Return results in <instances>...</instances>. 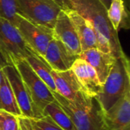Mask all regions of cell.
I'll return each mask as SVG.
<instances>
[{"mask_svg": "<svg viewBox=\"0 0 130 130\" xmlns=\"http://www.w3.org/2000/svg\"><path fill=\"white\" fill-rule=\"evenodd\" d=\"M71 69L83 91L90 97L97 98L101 92L103 85L94 68L86 61L78 57L74 61Z\"/></svg>", "mask_w": 130, "mask_h": 130, "instance_id": "obj_12", "label": "cell"}, {"mask_svg": "<svg viewBox=\"0 0 130 130\" xmlns=\"http://www.w3.org/2000/svg\"><path fill=\"white\" fill-rule=\"evenodd\" d=\"M25 60L37 75L46 85L49 89L52 92H56V86L51 74V69L48 65L37 56L34 54L27 56Z\"/></svg>", "mask_w": 130, "mask_h": 130, "instance_id": "obj_18", "label": "cell"}, {"mask_svg": "<svg viewBox=\"0 0 130 130\" xmlns=\"http://www.w3.org/2000/svg\"><path fill=\"white\" fill-rule=\"evenodd\" d=\"M14 66L20 75L32 102L42 114L44 108L55 100L52 91L37 75L25 59L18 60Z\"/></svg>", "mask_w": 130, "mask_h": 130, "instance_id": "obj_7", "label": "cell"}, {"mask_svg": "<svg viewBox=\"0 0 130 130\" xmlns=\"http://www.w3.org/2000/svg\"><path fill=\"white\" fill-rule=\"evenodd\" d=\"M53 36L59 40L72 55L78 57L82 53L80 41L72 22L63 10L58 14L53 29Z\"/></svg>", "mask_w": 130, "mask_h": 130, "instance_id": "obj_10", "label": "cell"}, {"mask_svg": "<svg viewBox=\"0 0 130 130\" xmlns=\"http://www.w3.org/2000/svg\"><path fill=\"white\" fill-rule=\"evenodd\" d=\"M130 88V65L126 54L116 59L103 85L97 100L104 113H107Z\"/></svg>", "mask_w": 130, "mask_h": 130, "instance_id": "obj_2", "label": "cell"}, {"mask_svg": "<svg viewBox=\"0 0 130 130\" xmlns=\"http://www.w3.org/2000/svg\"><path fill=\"white\" fill-rule=\"evenodd\" d=\"M2 71L8 81L18 106L21 110V117H41L43 115L32 102L28 92L21 78L20 75L14 66H5Z\"/></svg>", "mask_w": 130, "mask_h": 130, "instance_id": "obj_9", "label": "cell"}, {"mask_svg": "<svg viewBox=\"0 0 130 130\" xmlns=\"http://www.w3.org/2000/svg\"><path fill=\"white\" fill-rule=\"evenodd\" d=\"M0 110L9 112L17 117L22 116L10 84L2 71L0 82Z\"/></svg>", "mask_w": 130, "mask_h": 130, "instance_id": "obj_17", "label": "cell"}, {"mask_svg": "<svg viewBox=\"0 0 130 130\" xmlns=\"http://www.w3.org/2000/svg\"><path fill=\"white\" fill-rule=\"evenodd\" d=\"M99 1H100L101 3L105 7V8H106L107 10L108 9L109 6H110V3H111V2H112V0H99Z\"/></svg>", "mask_w": 130, "mask_h": 130, "instance_id": "obj_24", "label": "cell"}, {"mask_svg": "<svg viewBox=\"0 0 130 130\" xmlns=\"http://www.w3.org/2000/svg\"><path fill=\"white\" fill-rule=\"evenodd\" d=\"M36 55L27 45L17 27L0 17V66H14L16 62ZM37 56V55H36Z\"/></svg>", "mask_w": 130, "mask_h": 130, "instance_id": "obj_3", "label": "cell"}, {"mask_svg": "<svg viewBox=\"0 0 130 130\" xmlns=\"http://www.w3.org/2000/svg\"><path fill=\"white\" fill-rule=\"evenodd\" d=\"M106 130H130V88L104 113Z\"/></svg>", "mask_w": 130, "mask_h": 130, "instance_id": "obj_11", "label": "cell"}, {"mask_svg": "<svg viewBox=\"0 0 130 130\" xmlns=\"http://www.w3.org/2000/svg\"><path fill=\"white\" fill-rule=\"evenodd\" d=\"M78 56L72 55L58 40L53 38L48 44L43 61L55 72H64L71 69Z\"/></svg>", "mask_w": 130, "mask_h": 130, "instance_id": "obj_13", "label": "cell"}, {"mask_svg": "<svg viewBox=\"0 0 130 130\" xmlns=\"http://www.w3.org/2000/svg\"><path fill=\"white\" fill-rule=\"evenodd\" d=\"M18 14L29 21L53 29L61 8L53 0H17Z\"/></svg>", "mask_w": 130, "mask_h": 130, "instance_id": "obj_6", "label": "cell"}, {"mask_svg": "<svg viewBox=\"0 0 130 130\" xmlns=\"http://www.w3.org/2000/svg\"><path fill=\"white\" fill-rule=\"evenodd\" d=\"M64 11L74 25L80 41L82 52L90 49H97L96 33L91 24L73 9Z\"/></svg>", "mask_w": 130, "mask_h": 130, "instance_id": "obj_14", "label": "cell"}, {"mask_svg": "<svg viewBox=\"0 0 130 130\" xmlns=\"http://www.w3.org/2000/svg\"><path fill=\"white\" fill-rule=\"evenodd\" d=\"M0 130H21L18 117L0 110Z\"/></svg>", "mask_w": 130, "mask_h": 130, "instance_id": "obj_22", "label": "cell"}, {"mask_svg": "<svg viewBox=\"0 0 130 130\" xmlns=\"http://www.w3.org/2000/svg\"><path fill=\"white\" fill-rule=\"evenodd\" d=\"M71 8L88 20L93 26L96 36L105 37L111 46V54L116 59L125 54L117 32L107 17V10L99 0H69Z\"/></svg>", "mask_w": 130, "mask_h": 130, "instance_id": "obj_1", "label": "cell"}, {"mask_svg": "<svg viewBox=\"0 0 130 130\" xmlns=\"http://www.w3.org/2000/svg\"><path fill=\"white\" fill-rule=\"evenodd\" d=\"M55 101L69 116L77 130H106L104 113L97 101L91 108H79L57 92H52Z\"/></svg>", "mask_w": 130, "mask_h": 130, "instance_id": "obj_4", "label": "cell"}, {"mask_svg": "<svg viewBox=\"0 0 130 130\" xmlns=\"http://www.w3.org/2000/svg\"><path fill=\"white\" fill-rule=\"evenodd\" d=\"M78 57L86 61L94 68L102 85L105 82L116 60V58L112 55L104 53L98 49L82 51Z\"/></svg>", "mask_w": 130, "mask_h": 130, "instance_id": "obj_15", "label": "cell"}, {"mask_svg": "<svg viewBox=\"0 0 130 130\" xmlns=\"http://www.w3.org/2000/svg\"><path fill=\"white\" fill-rule=\"evenodd\" d=\"M56 86V92L79 108H91L97 102V98H91L82 89L72 69L64 72L51 70Z\"/></svg>", "mask_w": 130, "mask_h": 130, "instance_id": "obj_5", "label": "cell"}, {"mask_svg": "<svg viewBox=\"0 0 130 130\" xmlns=\"http://www.w3.org/2000/svg\"><path fill=\"white\" fill-rule=\"evenodd\" d=\"M53 1L63 11L72 9L69 0H53Z\"/></svg>", "mask_w": 130, "mask_h": 130, "instance_id": "obj_23", "label": "cell"}, {"mask_svg": "<svg viewBox=\"0 0 130 130\" xmlns=\"http://www.w3.org/2000/svg\"><path fill=\"white\" fill-rule=\"evenodd\" d=\"M107 17L117 32L121 28L129 27V12L124 0H112L107 9Z\"/></svg>", "mask_w": 130, "mask_h": 130, "instance_id": "obj_16", "label": "cell"}, {"mask_svg": "<svg viewBox=\"0 0 130 130\" xmlns=\"http://www.w3.org/2000/svg\"><path fill=\"white\" fill-rule=\"evenodd\" d=\"M42 114L50 117L63 130H77L71 119L55 100L44 108Z\"/></svg>", "mask_w": 130, "mask_h": 130, "instance_id": "obj_19", "label": "cell"}, {"mask_svg": "<svg viewBox=\"0 0 130 130\" xmlns=\"http://www.w3.org/2000/svg\"><path fill=\"white\" fill-rule=\"evenodd\" d=\"M17 0H0V17L14 25L18 16Z\"/></svg>", "mask_w": 130, "mask_h": 130, "instance_id": "obj_21", "label": "cell"}, {"mask_svg": "<svg viewBox=\"0 0 130 130\" xmlns=\"http://www.w3.org/2000/svg\"><path fill=\"white\" fill-rule=\"evenodd\" d=\"M14 26L31 50L43 61L49 43L53 38V30L35 24L18 14Z\"/></svg>", "mask_w": 130, "mask_h": 130, "instance_id": "obj_8", "label": "cell"}, {"mask_svg": "<svg viewBox=\"0 0 130 130\" xmlns=\"http://www.w3.org/2000/svg\"><path fill=\"white\" fill-rule=\"evenodd\" d=\"M1 75H2V67L0 66V82H1Z\"/></svg>", "mask_w": 130, "mask_h": 130, "instance_id": "obj_25", "label": "cell"}, {"mask_svg": "<svg viewBox=\"0 0 130 130\" xmlns=\"http://www.w3.org/2000/svg\"><path fill=\"white\" fill-rule=\"evenodd\" d=\"M21 130H63L50 117H18Z\"/></svg>", "mask_w": 130, "mask_h": 130, "instance_id": "obj_20", "label": "cell"}]
</instances>
